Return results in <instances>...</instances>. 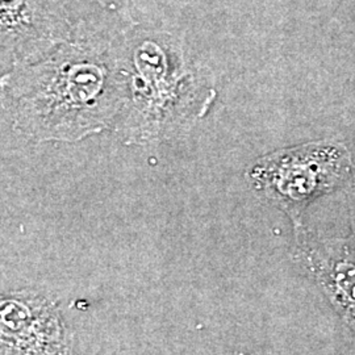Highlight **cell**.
Wrapping results in <instances>:
<instances>
[{"label": "cell", "instance_id": "5", "mask_svg": "<svg viewBox=\"0 0 355 355\" xmlns=\"http://www.w3.org/2000/svg\"><path fill=\"white\" fill-rule=\"evenodd\" d=\"M295 259L325 295L355 336V245L350 237L322 236L293 228Z\"/></svg>", "mask_w": 355, "mask_h": 355}, {"label": "cell", "instance_id": "3", "mask_svg": "<svg viewBox=\"0 0 355 355\" xmlns=\"http://www.w3.org/2000/svg\"><path fill=\"white\" fill-rule=\"evenodd\" d=\"M246 179L257 196L299 228L312 204L353 184L354 158L341 141H309L255 159L246 170Z\"/></svg>", "mask_w": 355, "mask_h": 355}, {"label": "cell", "instance_id": "8", "mask_svg": "<svg viewBox=\"0 0 355 355\" xmlns=\"http://www.w3.org/2000/svg\"><path fill=\"white\" fill-rule=\"evenodd\" d=\"M349 237L355 245V180L352 184V192H350V236Z\"/></svg>", "mask_w": 355, "mask_h": 355}, {"label": "cell", "instance_id": "6", "mask_svg": "<svg viewBox=\"0 0 355 355\" xmlns=\"http://www.w3.org/2000/svg\"><path fill=\"white\" fill-rule=\"evenodd\" d=\"M1 354H66L70 338L55 303L36 292L1 296Z\"/></svg>", "mask_w": 355, "mask_h": 355}, {"label": "cell", "instance_id": "7", "mask_svg": "<svg viewBox=\"0 0 355 355\" xmlns=\"http://www.w3.org/2000/svg\"><path fill=\"white\" fill-rule=\"evenodd\" d=\"M130 1L132 0H67L73 13L74 8L79 6L85 11L89 10L87 17H114L133 21L135 19L130 12Z\"/></svg>", "mask_w": 355, "mask_h": 355}, {"label": "cell", "instance_id": "2", "mask_svg": "<svg viewBox=\"0 0 355 355\" xmlns=\"http://www.w3.org/2000/svg\"><path fill=\"white\" fill-rule=\"evenodd\" d=\"M124 101L114 130L128 145H155L189 133L217 98L207 66L186 36L135 21L121 37Z\"/></svg>", "mask_w": 355, "mask_h": 355}, {"label": "cell", "instance_id": "4", "mask_svg": "<svg viewBox=\"0 0 355 355\" xmlns=\"http://www.w3.org/2000/svg\"><path fill=\"white\" fill-rule=\"evenodd\" d=\"M76 24L67 0H0L1 74L55 51Z\"/></svg>", "mask_w": 355, "mask_h": 355}, {"label": "cell", "instance_id": "1", "mask_svg": "<svg viewBox=\"0 0 355 355\" xmlns=\"http://www.w3.org/2000/svg\"><path fill=\"white\" fill-rule=\"evenodd\" d=\"M135 21L79 19L64 45L3 73L1 105L13 128L37 142H76L114 129L124 101L121 37Z\"/></svg>", "mask_w": 355, "mask_h": 355}]
</instances>
